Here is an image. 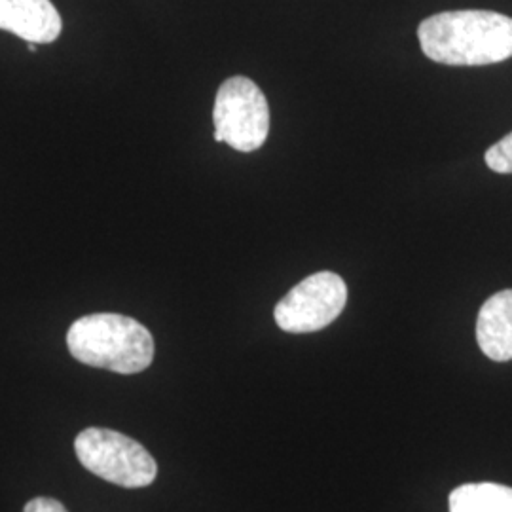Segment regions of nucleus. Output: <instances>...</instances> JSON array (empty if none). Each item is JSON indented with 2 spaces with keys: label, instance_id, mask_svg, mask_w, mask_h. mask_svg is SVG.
Masks as SVG:
<instances>
[{
  "label": "nucleus",
  "instance_id": "obj_10",
  "mask_svg": "<svg viewBox=\"0 0 512 512\" xmlns=\"http://www.w3.org/2000/svg\"><path fill=\"white\" fill-rule=\"evenodd\" d=\"M23 512H69L65 509L63 503H59L57 499L52 497H35L33 501H29L25 505Z\"/></svg>",
  "mask_w": 512,
  "mask_h": 512
},
{
  "label": "nucleus",
  "instance_id": "obj_2",
  "mask_svg": "<svg viewBox=\"0 0 512 512\" xmlns=\"http://www.w3.org/2000/svg\"><path fill=\"white\" fill-rule=\"evenodd\" d=\"M67 346L76 361L116 374H139L154 361V338L128 315L92 313L74 321Z\"/></svg>",
  "mask_w": 512,
  "mask_h": 512
},
{
  "label": "nucleus",
  "instance_id": "obj_9",
  "mask_svg": "<svg viewBox=\"0 0 512 512\" xmlns=\"http://www.w3.org/2000/svg\"><path fill=\"white\" fill-rule=\"evenodd\" d=\"M486 164L488 167L501 173V175H511L512 173V133L503 137L499 143L486 152Z\"/></svg>",
  "mask_w": 512,
  "mask_h": 512
},
{
  "label": "nucleus",
  "instance_id": "obj_3",
  "mask_svg": "<svg viewBox=\"0 0 512 512\" xmlns=\"http://www.w3.org/2000/svg\"><path fill=\"white\" fill-rule=\"evenodd\" d=\"M74 452L90 473L122 488H145L158 475L147 448L112 429H84L74 440Z\"/></svg>",
  "mask_w": 512,
  "mask_h": 512
},
{
  "label": "nucleus",
  "instance_id": "obj_11",
  "mask_svg": "<svg viewBox=\"0 0 512 512\" xmlns=\"http://www.w3.org/2000/svg\"><path fill=\"white\" fill-rule=\"evenodd\" d=\"M29 44V52H37V44H33V42H27Z\"/></svg>",
  "mask_w": 512,
  "mask_h": 512
},
{
  "label": "nucleus",
  "instance_id": "obj_6",
  "mask_svg": "<svg viewBox=\"0 0 512 512\" xmlns=\"http://www.w3.org/2000/svg\"><path fill=\"white\" fill-rule=\"evenodd\" d=\"M0 29L33 44H50L63 21L52 0H0Z\"/></svg>",
  "mask_w": 512,
  "mask_h": 512
},
{
  "label": "nucleus",
  "instance_id": "obj_7",
  "mask_svg": "<svg viewBox=\"0 0 512 512\" xmlns=\"http://www.w3.org/2000/svg\"><path fill=\"white\" fill-rule=\"evenodd\" d=\"M476 340L495 363L512 361V289L490 296L478 313Z\"/></svg>",
  "mask_w": 512,
  "mask_h": 512
},
{
  "label": "nucleus",
  "instance_id": "obj_5",
  "mask_svg": "<svg viewBox=\"0 0 512 512\" xmlns=\"http://www.w3.org/2000/svg\"><path fill=\"white\" fill-rule=\"evenodd\" d=\"M348 304V285L334 272H319L300 281L277 306V327L291 334L317 332L329 327Z\"/></svg>",
  "mask_w": 512,
  "mask_h": 512
},
{
  "label": "nucleus",
  "instance_id": "obj_1",
  "mask_svg": "<svg viewBox=\"0 0 512 512\" xmlns=\"http://www.w3.org/2000/svg\"><path fill=\"white\" fill-rule=\"evenodd\" d=\"M421 52L452 67L494 65L512 57V18L490 10L442 12L421 21Z\"/></svg>",
  "mask_w": 512,
  "mask_h": 512
},
{
  "label": "nucleus",
  "instance_id": "obj_8",
  "mask_svg": "<svg viewBox=\"0 0 512 512\" xmlns=\"http://www.w3.org/2000/svg\"><path fill=\"white\" fill-rule=\"evenodd\" d=\"M448 503L450 512H512V488L495 482L463 484Z\"/></svg>",
  "mask_w": 512,
  "mask_h": 512
},
{
  "label": "nucleus",
  "instance_id": "obj_4",
  "mask_svg": "<svg viewBox=\"0 0 512 512\" xmlns=\"http://www.w3.org/2000/svg\"><path fill=\"white\" fill-rule=\"evenodd\" d=\"M215 141L239 152H253L266 143L270 133V107L262 90L245 76L228 78L217 92Z\"/></svg>",
  "mask_w": 512,
  "mask_h": 512
}]
</instances>
